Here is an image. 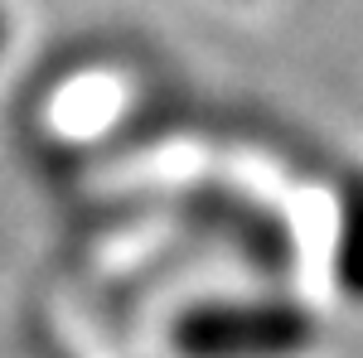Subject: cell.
Listing matches in <instances>:
<instances>
[{"instance_id": "6da1fadb", "label": "cell", "mask_w": 363, "mask_h": 358, "mask_svg": "<svg viewBox=\"0 0 363 358\" xmlns=\"http://www.w3.org/2000/svg\"><path fill=\"white\" fill-rule=\"evenodd\" d=\"M169 344L179 358H306L320 344V320L291 296L199 301L174 315Z\"/></svg>"}, {"instance_id": "7a4b0ae2", "label": "cell", "mask_w": 363, "mask_h": 358, "mask_svg": "<svg viewBox=\"0 0 363 358\" xmlns=\"http://www.w3.org/2000/svg\"><path fill=\"white\" fill-rule=\"evenodd\" d=\"M335 286L349 301H363V174H349L344 189H339Z\"/></svg>"}, {"instance_id": "3957f363", "label": "cell", "mask_w": 363, "mask_h": 358, "mask_svg": "<svg viewBox=\"0 0 363 358\" xmlns=\"http://www.w3.org/2000/svg\"><path fill=\"white\" fill-rule=\"evenodd\" d=\"M5 44H10V20H5V10H0V54H5Z\"/></svg>"}]
</instances>
